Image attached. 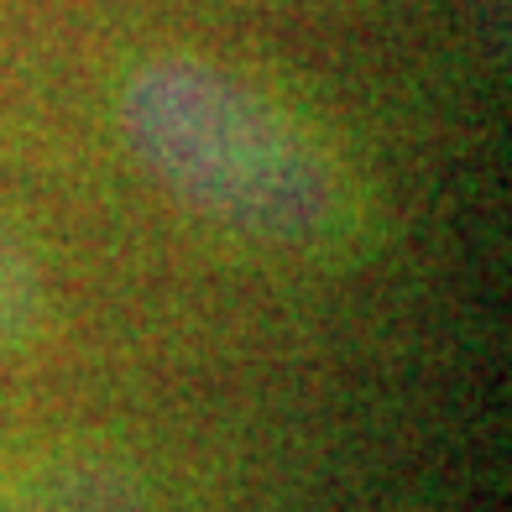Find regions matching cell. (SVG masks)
Wrapping results in <instances>:
<instances>
[{
	"mask_svg": "<svg viewBox=\"0 0 512 512\" xmlns=\"http://www.w3.org/2000/svg\"><path fill=\"white\" fill-rule=\"evenodd\" d=\"M0 512H147V497L126 465L63 455L0 481Z\"/></svg>",
	"mask_w": 512,
	"mask_h": 512,
	"instance_id": "cell-2",
	"label": "cell"
},
{
	"mask_svg": "<svg viewBox=\"0 0 512 512\" xmlns=\"http://www.w3.org/2000/svg\"><path fill=\"white\" fill-rule=\"evenodd\" d=\"M42 330V283L32 256L0 230V351H21Z\"/></svg>",
	"mask_w": 512,
	"mask_h": 512,
	"instance_id": "cell-3",
	"label": "cell"
},
{
	"mask_svg": "<svg viewBox=\"0 0 512 512\" xmlns=\"http://www.w3.org/2000/svg\"><path fill=\"white\" fill-rule=\"evenodd\" d=\"M121 136L183 209L256 246L324 251L356 225V189L324 136L209 58H147L121 84Z\"/></svg>",
	"mask_w": 512,
	"mask_h": 512,
	"instance_id": "cell-1",
	"label": "cell"
}]
</instances>
